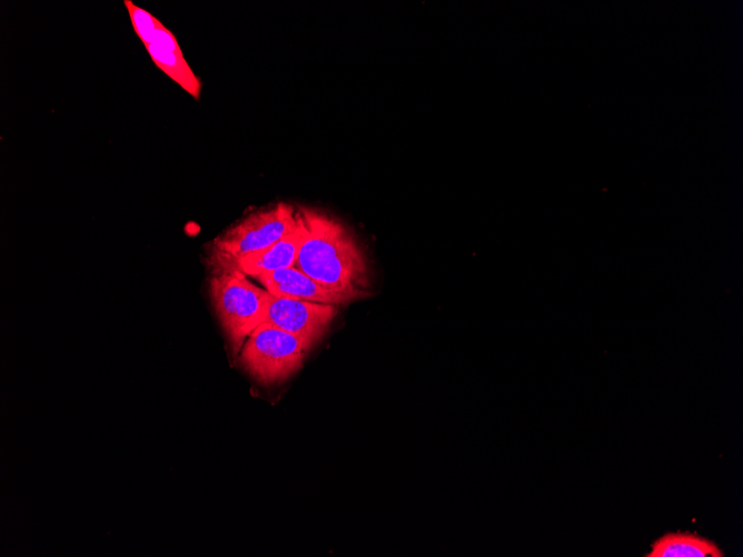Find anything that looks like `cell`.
<instances>
[{"mask_svg":"<svg viewBox=\"0 0 743 557\" xmlns=\"http://www.w3.org/2000/svg\"><path fill=\"white\" fill-rule=\"evenodd\" d=\"M337 307L268 292L262 322L276 326L309 342L317 344L337 316Z\"/></svg>","mask_w":743,"mask_h":557,"instance_id":"obj_5","label":"cell"},{"mask_svg":"<svg viewBox=\"0 0 743 557\" xmlns=\"http://www.w3.org/2000/svg\"><path fill=\"white\" fill-rule=\"evenodd\" d=\"M210 271V297L231 351L237 355L250 332L264 321L268 291L235 268Z\"/></svg>","mask_w":743,"mask_h":557,"instance_id":"obj_2","label":"cell"},{"mask_svg":"<svg viewBox=\"0 0 743 557\" xmlns=\"http://www.w3.org/2000/svg\"><path fill=\"white\" fill-rule=\"evenodd\" d=\"M311 348L304 339L261 322L245 340L238 359L258 382L271 385L295 374Z\"/></svg>","mask_w":743,"mask_h":557,"instance_id":"obj_4","label":"cell"},{"mask_svg":"<svg viewBox=\"0 0 743 557\" xmlns=\"http://www.w3.org/2000/svg\"><path fill=\"white\" fill-rule=\"evenodd\" d=\"M123 3L127 8L135 32L142 41L143 46H147L152 40L161 22L147 10L136 6L132 1L125 0Z\"/></svg>","mask_w":743,"mask_h":557,"instance_id":"obj_10","label":"cell"},{"mask_svg":"<svg viewBox=\"0 0 743 557\" xmlns=\"http://www.w3.org/2000/svg\"><path fill=\"white\" fill-rule=\"evenodd\" d=\"M301 239L303 230L298 222L295 229L271 246L214 269L235 268L244 272L246 276L256 277L260 273L293 267Z\"/></svg>","mask_w":743,"mask_h":557,"instance_id":"obj_8","label":"cell"},{"mask_svg":"<svg viewBox=\"0 0 743 557\" xmlns=\"http://www.w3.org/2000/svg\"><path fill=\"white\" fill-rule=\"evenodd\" d=\"M297 225L296 210L287 202H276L257 209L237 220L208 245V267L214 269L260 251L278 241Z\"/></svg>","mask_w":743,"mask_h":557,"instance_id":"obj_3","label":"cell"},{"mask_svg":"<svg viewBox=\"0 0 743 557\" xmlns=\"http://www.w3.org/2000/svg\"><path fill=\"white\" fill-rule=\"evenodd\" d=\"M646 557H723L720 547L691 533H667L652 544Z\"/></svg>","mask_w":743,"mask_h":557,"instance_id":"obj_9","label":"cell"},{"mask_svg":"<svg viewBox=\"0 0 743 557\" xmlns=\"http://www.w3.org/2000/svg\"><path fill=\"white\" fill-rule=\"evenodd\" d=\"M296 216L303 239L293 267L354 300L368 296L371 284L367 259L347 227L314 208L299 207Z\"/></svg>","mask_w":743,"mask_h":557,"instance_id":"obj_1","label":"cell"},{"mask_svg":"<svg viewBox=\"0 0 743 557\" xmlns=\"http://www.w3.org/2000/svg\"><path fill=\"white\" fill-rule=\"evenodd\" d=\"M265 289L274 296L329 305H346L355 301L351 297L330 290L300 270L289 267L256 277Z\"/></svg>","mask_w":743,"mask_h":557,"instance_id":"obj_6","label":"cell"},{"mask_svg":"<svg viewBox=\"0 0 743 557\" xmlns=\"http://www.w3.org/2000/svg\"><path fill=\"white\" fill-rule=\"evenodd\" d=\"M153 63L191 97L198 99L201 81L186 61L174 33L162 23L152 40L145 46Z\"/></svg>","mask_w":743,"mask_h":557,"instance_id":"obj_7","label":"cell"}]
</instances>
